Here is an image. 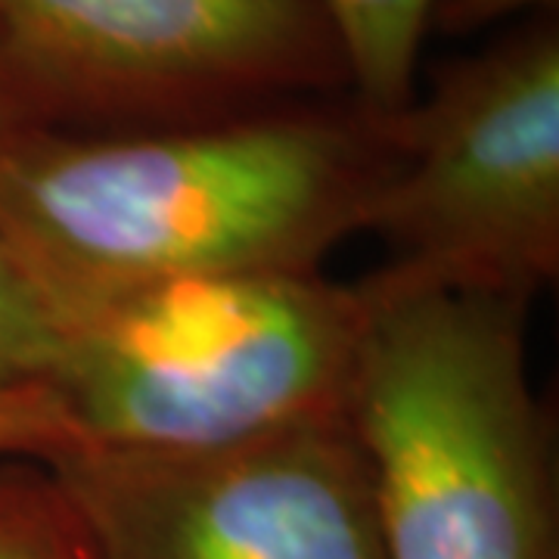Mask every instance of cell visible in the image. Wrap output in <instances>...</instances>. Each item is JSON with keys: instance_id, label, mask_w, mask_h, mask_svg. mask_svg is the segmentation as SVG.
Masks as SVG:
<instances>
[{"instance_id": "7", "label": "cell", "mask_w": 559, "mask_h": 559, "mask_svg": "<svg viewBox=\"0 0 559 559\" xmlns=\"http://www.w3.org/2000/svg\"><path fill=\"white\" fill-rule=\"evenodd\" d=\"M345 81L367 119L389 121L417 97V62L436 0H318Z\"/></svg>"}, {"instance_id": "12", "label": "cell", "mask_w": 559, "mask_h": 559, "mask_svg": "<svg viewBox=\"0 0 559 559\" xmlns=\"http://www.w3.org/2000/svg\"><path fill=\"white\" fill-rule=\"evenodd\" d=\"M22 128H28V124L20 119L16 106H13V100L7 97V91H3V84H0V146L13 138L16 131H22Z\"/></svg>"}, {"instance_id": "10", "label": "cell", "mask_w": 559, "mask_h": 559, "mask_svg": "<svg viewBox=\"0 0 559 559\" xmlns=\"http://www.w3.org/2000/svg\"><path fill=\"white\" fill-rule=\"evenodd\" d=\"M79 444L60 395L47 382L0 389V457L44 463Z\"/></svg>"}, {"instance_id": "6", "label": "cell", "mask_w": 559, "mask_h": 559, "mask_svg": "<svg viewBox=\"0 0 559 559\" xmlns=\"http://www.w3.org/2000/svg\"><path fill=\"white\" fill-rule=\"evenodd\" d=\"M44 466L97 559H389L345 411L209 451L79 444Z\"/></svg>"}, {"instance_id": "8", "label": "cell", "mask_w": 559, "mask_h": 559, "mask_svg": "<svg viewBox=\"0 0 559 559\" xmlns=\"http://www.w3.org/2000/svg\"><path fill=\"white\" fill-rule=\"evenodd\" d=\"M0 559H97L79 510L38 460L0 466Z\"/></svg>"}, {"instance_id": "2", "label": "cell", "mask_w": 559, "mask_h": 559, "mask_svg": "<svg viewBox=\"0 0 559 559\" xmlns=\"http://www.w3.org/2000/svg\"><path fill=\"white\" fill-rule=\"evenodd\" d=\"M345 417L389 559H559L547 411L528 373V305L377 271Z\"/></svg>"}, {"instance_id": "11", "label": "cell", "mask_w": 559, "mask_h": 559, "mask_svg": "<svg viewBox=\"0 0 559 559\" xmlns=\"http://www.w3.org/2000/svg\"><path fill=\"white\" fill-rule=\"evenodd\" d=\"M559 0H436L429 28L444 35H473L513 16H547L557 13Z\"/></svg>"}, {"instance_id": "9", "label": "cell", "mask_w": 559, "mask_h": 559, "mask_svg": "<svg viewBox=\"0 0 559 559\" xmlns=\"http://www.w3.org/2000/svg\"><path fill=\"white\" fill-rule=\"evenodd\" d=\"M57 336L38 289L0 249V389L47 382Z\"/></svg>"}, {"instance_id": "3", "label": "cell", "mask_w": 559, "mask_h": 559, "mask_svg": "<svg viewBox=\"0 0 559 559\" xmlns=\"http://www.w3.org/2000/svg\"><path fill=\"white\" fill-rule=\"evenodd\" d=\"M47 385L81 444L180 454L340 414L364 326L360 283L230 274L47 305Z\"/></svg>"}, {"instance_id": "5", "label": "cell", "mask_w": 559, "mask_h": 559, "mask_svg": "<svg viewBox=\"0 0 559 559\" xmlns=\"http://www.w3.org/2000/svg\"><path fill=\"white\" fill-rule=\"evenodd\" d=\"M0 84L28 128L121 134L348 81L318 0H0Z\"/></svg>"}, {"instance_id": "4", "label": "cell", "mask_w": 559, "mask_h": 559, "mask_svg": "<svg viewBox=\"0 0 559 559\" xmlns=\"http://www.w3.org/2000/svg\"><path fill=\"white\" fill-rule=\"evenodd\" d=\"M385 165L360 230L385 274L528 305L559 277V28L538 16L436 72L380 121Z\"/></svg>"}, {"instance_id": "1", "label": "cell", "mask_w": 559, "mask_h": 559, "mask_svg": "<svg viewBox=\"0 0 559 559\" xmlns=\"http://www.w3.org/2000/svg\"><path fill=\"white\" fill-rule=\"evenodd\" d=\"M358 106H274L237 119L0 146V249L44 305L150 283L308 274L360 234L385 165Z\"/></svg>"}]
</instances>
